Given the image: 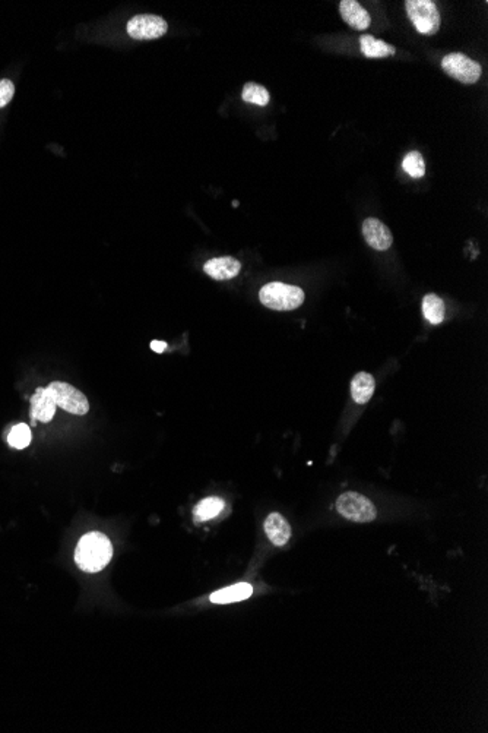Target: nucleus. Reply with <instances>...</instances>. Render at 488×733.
<instances>
[{
    "instance_id": "nucleus-1",
    "label": "nucleus",
    "mask_w": 488,
    "mask_h": 733,
    "mask_svg": "<svg viewBox=\"0 0 488 733\" xmlns=\"http://www.w3.org/2000/svg\"><path fill=\"white\" fill-rule=\"evenodd\" d=\"M113 556L110 539L99 532H91L79 540L75 551V562L85 573H99L109 565Z\"/></svg>"
},
{
    "instance_id": "nucleus-2",
    "label": "nucleus",
    "mask_w": 488,
    "mask_h": 733,
    "mask_svg": "<svg viewBox=\"0 0 488 733\" xmlns=\"http://www.w3.org/2000/svg\"><path fill=\"white\" fill-rule=\"evenodd\" d=\"M304 292L297 286L286 282H268L259 292L262 304L272 311H293L301 306Z\"/></svg>"
},
{
    "instance_id": "nucleus-3",
    "label": "nucleus",
    "mask_w": 488,
    "mask_h": 733,
    "mask_svg": "<svg viewBox=\"0 0 488 733\" xmlns=\"http://www.w3.org/2000/svg\"><path fill=\"white\" fill-rule=\"evenodd\" d=\"M406 13L415 30L424 35H434L440 28V13L432 0H406Z\"/></svg>"
},
{
    "instance_id": "nucleus-4",
    "label": "nucleus",
    "mask_w": 488,
    "mask_h": 733,
    "mask_svg": "<svg viewBox=\"0 0 488 733\" xmlns=\"http://www.w3.org/2000/svg\"><path fill=\"white\" fill-rule=\"evenodd\" d=\"M47 391L54 400L56 405L71 415L84 416L90 410V403L85 394L76 390L73 385L68 382H51L47 386Z\"/></svg>"
},
{
    "instance_id": "nucleus-5",
    "label": "nucleus",
    "mask_w": 488,
    "mask_h": 733,
    "mask_svg": "<svg viewBox=\"0 0 488 733\" xmlns=\"http://www.w3.org/2000/svg\"><path fill=\"white\" fill-rule=\"evenodd\" d=\"M336 510L342 517L355 523H370L377 516L373 502L357 492L342 494L336 501Z\"/></svg>"
},
{
    "instance_id": "nucleus-6",
    "label": "nucleus",
    "mask_w": 488,
    "mask_h": 733,
    "mask_svg": "<svg viewBox=\"0 0 488 733\" xmlns=\"http://www.w3.org/2000/svg\"><path fill=\"white\" fill-rule=\"evenodd\" d=\"M441 68L447 75L468 85L475 84L482 73L481 65L462 53H451L444 56L441 60Z\"/></svg>"
},
{
    "instance_id": "nucleus-7",
    "label": "nucleus",
    "mask_w": 488,
    "mask_h": 733,
    "mask_svg": "<svg viewBox=\"0 0 488 733\" xmlns=\"http://www.w3.org/2000/svg\"><path fill=\"white\" fill-rule=\"evenodd\" d=\"M167 30L164 18L158 15H136L128 23V32L133 40H157Z\"/></svg>"
},
{
    "instance_id": "nucleus-8",
    "label": "nucleus",
    "mask_w": 488,
    "mask_h": 733,
    "mask_svg": "<svg viewBox=\"0 0 488 733\" xmlns=\"http://www.w3.org/2000/svg\"><path fill=\"white\" fill-rule=\"evenodd\" d=\"M362 236L374 251H388L394 243V236L389 227L377 218L364 220Z\"/></svg>"
},
{
    "instance_id": "nucleus-9",
    "label": "nucleus",
    "mask_w": 488,
    "mask_h": 733,
    "mask_svg": "<svg viewBox=\"0 0 488 733\" xmlns=\"http://www.w3.org/2000/svg\"><path fill=\"white\" fill-rule=\"evenodd\" d=\"M240 270H241V263L233 256L214 258V259L208 261L205 263V267H203L205 274H208L211 278L218 280V281H226V280H231V278L237 277Z\"/></svg>"
},
{
    "instance_id": "nucleus-10",
    "label": "nucleus",
    "mask_w": 488,
    "mask_h": 733,
    "mask_svg": "<svg viewBox=\"0 0 488 733\" xmlns=\"http://www.w3.org/2000/svg\"><path fill=\"white\" fill-rule=\"evenodd\" d=\"M339 12L343 21L354 30H367L372 24V18L369 12L358 2H355V0H342L339 4Z\"/></svg>"
},
{
    "instance_id": "nucleus-11",
    "label": "nucleus",
    "mask_w": 488,
    "mask_h": 733,
    "mask_svg": "<svg viewBox=\"0 0 488 733\" xmlns=\"http://www.w3.org/2000/svg\"><path fill=\"white\" fill-rule=\"evenodd\" d=\"M57 405L47 388H38L31 397V419L32 422H50L56 415Z\"/></svg>"
},
{
    "instance_id": "nucleus-12",
    "label": "nucleus",
    "mask_w": 488,
    "mask_h": 733,
    "mask_svg": "<svg viewBox=\"0 0 488 733\" xmlns=\"http://www.w3.org/2000/svg\"><path fill=\"white\" fill-rule=\"evenodd\" d=\"M265 533L268 539L278 547L286 546L291 539V527L279 513H272L265 520Z\"/></svg>"
},
{
    "instance_id": "nucleus-13",
    "label": "nucleus",
    "mask_w": 488,
    "mask_h": 733,
    "mask_svg": "<svg viewBox=\"0 0 488 733\" xmlns=\"http://www.w3.org/2000/svg\"><path fill=\"white\" fill-rule=\"evenodd\" d=\"M253 593V587L248 583H240V584H236V585H231V587H227V588H222V590H218V592L212 593L211 595V602L212 603H216V604H226V603H234V602H241V600H246L252 596Z\"/></svg>"
},
{
    "instance_id": "nucleus-14",
    "label": "nucleus",
    "mask_w": 488,
    "mask_h": 733,
    "mask_svg": "<svg viewBox=\"0 0 488 733\" xmlns=\"http://www.w3.org/2000/svg\"><path fill=\"white\" fill-rule=\"evenodd\" d=\"M376 388L374 378L367 372L357 374L351 381V395L357 404H365L373 397Z\"/></svg>"
},
{
    "instance_id": "nucleus-15",
    "label": "nucleus",
    "mask_w": 488,
    "mask_h": 733,
    "mask_svg": "<svg viewBox=\"0 0 488 733\" xmlns=\"http://www.w3.org/2000/svg\"><path fill=\"white\" fill-rule=\"evenodd\" d=\"M360 46H361V52L364 53V56L370 57V59L394 56L396 53V49L394 46L382 42V40L374 38L373 35H362L360 38Z\"/></svg>"
},
{
    "instance_id": "nucleus-16",
    "label": "nucleus",
    "mask_w": 488,
    "mask_h": 733,
    "mask_svg": "<svg viewBox=\"0 0 488 733\" xmlns=\"http://www.w3.org/2000/svg\"><path fill=\"white\" fill-rule=\"evenodd\" d=\"M422 314H424L425 319L430 323L439 325L440 322L444 321V315H446L444 302L434 293L425 294V297L422 300Z\"/></svg>"
},
{
    "instance_id": "nucleus-17",
    "label": "nucleus",
    "mask_w": 488,
    "mask_h": 733,
    "mask_svg": "<svg viewBox=\"0 0 488 733\" xmlns=\"http://www.w3.org/2000/svg\"><path fill=\"white\" fill-rule=\"evenodd\" d=\"M224 501L221 498H216V496H211V498H207L200 501L196 508L193 510V516H195V520L196 523L199 521H207V520H211L214 517H216L222 510H224Z\"/></svg>"
},
{
    "instance_id": "nucleus-18",
    "label": "nucleus",
    "mask_w": 488,
    "mask_h": 733,
    "mask_svg": "<svg viewBox=\"0 0 488 733\" xmlns=\"http://www.w3.org/2000/svg\"><path fill=\"white\" fill-rule=\"evenodd\" d=\"M241 98L248 103L256 105V106H267L269 103V93L265 87H262L255 83H248L243 88Z\"/></svg>"
},
{
    "instance_id": "nucleus-19",
    "label": "nucleus",
    "mask_w": 488,
    "mask_h": 733,
    "mask_svg": "<svg viewBox=\"0 0 488 733\" xmlns=\"http://www.w3.org/2000/svg\"><path fill=\"white\" fill-rule=\"evenodd\" d=\"M402 169L413 179H421L425 174V162L421 153L411 151L410 154H406L402 161Z\"/></svg>"
},
{
    "instance_id": "nucleus-20",
    "label": "nucleus",
    "mask_w": 488,
    "mask_h": 733,
    "mask_svg": "<svg viewBox=\"0 0 488 733\" xmlns=\"http://www.w3.org/2000/svg\"><path fill=\"white\" fill-rule=\"evenodd\" d=\"M8 442L11 446L16 448V450H24V448H27L31 442L30 426L25 423L16 424L8 436Z\"/></svg>"
},
{
    "instance_id": "nucleus-21",
    "label": "nucleus",
    "mask_w": 488,
    "mask_h": 733,
    "mask_svg": "<svg viewBox=\"0 0 488 733\" xmlns=\"http://www.w3.org/2000/svg\"><path fill=\"white\" fill-rule=\"evenodd\" d=\"M15 94V85L11 79H0V109L8 106Z\"/></svg>"
},
{
    "instance_id": "nucleus-22",
    "label": "nucleus",
    "mask_w": 488,
    "mask_h": 733,
    "mask_svg": "<svg viewBox=\"0 0 488 733\" xmlns=\"http://www.w3.org/2000/svg\"><path fill=\"white\" fill-rule=\"evenodd\" d=\"M151 349H152L154 352H157V353H162V352H164V350L167 349V344H166L164 341H157V340H155V341L151 342Z\"/></svg>"
}]
</instances>
